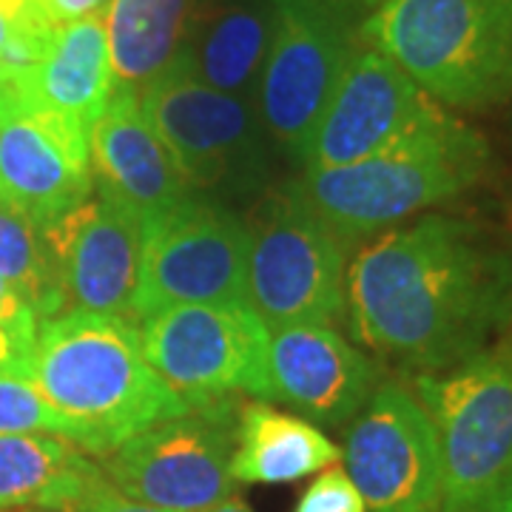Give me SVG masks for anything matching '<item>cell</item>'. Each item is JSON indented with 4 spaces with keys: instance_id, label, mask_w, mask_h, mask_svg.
<instances>
[{
    "instance_id": "cell-1",
    "label": "cell",
    "mask_w": 512,
    "mask_h": 512,
    "mask_svg": "<svg viewBox=\"0 0 512 512\" xmlns=\"http://www.w3.org/2000/svg\"><path fill=\"white\" fill-rule=\"evenodd\" d=\"M345 325L413 376L450 370L512 325V254L481 222L413 217L350 256Z\"/></svg>"
},
{
    "instance_id": "cell-2",
    "label": "cell",
    "mask_w": 512,
    "mask_h": 512,
    "mask_svg": "<svg viewBox=\"0 0 512 512\" xmlns=\"http://www.w3.org/2000/svg\"><path fill=\"white\" fill-rule=\"evenodd\" d=\"M20 376L72 424L74 444L97 458L194 407L148 365L140 325L120 316L63 311L43 319Z\"/></svg>"
},
{
    "instance_id": "cell-3",
    "label": "cell",
    "mask_w": 512,
    "mask_h": 512,
    "mask_svg": "<svg viewBox=\"0 0 512 512\" xmlns=\"http://www.w3.org/2000/svg\"><path fill=\"white\" fill-rule=\"evenodd\" d=\"M487 163L484 137L441 109L379 154L302 171L285 188L356 251L367 239L470 191L481 183Z\"/></svg>"
},
{
    "instance_id": "cell-4",
    "label": "cell",
    "mask_w": 512,
    "mask_h": 512,
    "mask_svg": "<svg viewBox=\"0 0 512 512\" xmlns=\"http://www.w3.org/2000/svg\"><path fill=\"white\" fill-rule=\"evenodd\" d=\"M362 40L444 109L487 111L512 97V0H382Z\"/></svg>"
},
{
    "instance_id": "cell-5",
    "label": "cell",
    "mask_w": 512,
    "mask_h": 512,
    "mask_svg": "<svg viewBox=\"0 0 512 512\" xmlns=\"http://www.w3.org/2000/svg\"><path fill=\"white\" fill-rule=\"evenodd\" d=\"M140 106L194 194L225 205L265 194L274 148L256 103L168 69Z\"/></svg>"
},
{
    "instance_id": "cell-6",
    "label": "cell",
    "mask_w": 512,
    "mask_h": 512,
    "mask_svg": "<svg viewBox=\"0 0 512 512\" xmlns=\"http://www.w3.org/2000/svg\"><path fill=\"white\" fill-rule=\"evenodd\" d=\"M367 12L348 0H274L271 46L256 86V114L274 151L302 168L311 134L348 60Z\"/></svg>"
},
{
    "instance_id": "cell-7",
    "label": "cell",
    "mask_w": 512,
    "mask_h": 512,
    "mask_svg": "<svg viewBox=\"0 0 512 512\" xmlns=\"http://www.w3.org/2000/svg\"><path fill=\"white\" fill-rule=\"evenodd\" d=\"M410 384L439 439L441 512H467L512 476V342Z\"/></svg>"
},
{
    "instance_id": "cell-8",
    "label": "cell",
    "mask_w": 512,
    "mask_h": 512,
    "mask_svg": "<svg viewBox=\"0 0 512 512\" xmlns=\"http://www.w3.org/2000/svg\"><path fill=\"white\" fill-rule=\"evenodd\" d=\"M251 228L245 302L271 330L342 325L350 248L288 188L262 197Z\"/></svg>"
},
{
    "instance_id": "cell-9",
    "label": "cell",
    "mask_w": 512,
    "mask_h": 512,
    "mask_svg": "<svg viewBox=\"0 0 512 512\" xmlns=\"http://www.w3.org/2000/svg\"><path fill=\"white\" fill-rule=\"evenodd\" d=\"M237 416L234 399L194 404L114 447L97 461L100 473L123 495L160 510H214L237 487Z\"/></svg>"
},
{
    "instance_id": "cell-10",
    "label": "cell",
    "mask_w": 512,
    "mask_h": 512,
    "mask_svg": "<svg viewBox=\"0 0 512 512\" xmlns=\"http://www.w3.org/2000/svg\"><path fill=\"white\" fill-rule=\"evenodd\" d=\"M148 365L191 404L234 399L265 402L271 328L245 299L177 305L140 319Z\"/></svg>"
},
{
    "instance_id": "cell-11",
    "label": "cell",
    "mask_w": 512,
    "mask_h": 512,
    "mask_svg": "<svg viewBox=\"0 0 512 512\" xmlns=\"http://www.w3.org/2000/svg\"><path fill=\"white\" fill-rule=\"evenodd\" d=\"M251 228L225 202L188 194L143 231L134 319L205 302L245 299Z\"/></svg>"
},
{
    "instance_id": "cell-12",
    "label": "cell",
    "mask_w": 512,
    "mask_h": 512,
    "mask_svg": "<svg viewBox=\"0 0 512 512\" xmlns=\"http://www.w3.org/2000/svg\"><path fill=\"white\" fill-rule=\"evenodd\" d=\"M342 461L367 512L444 510L439 439L407 384L373 390L345 430Z\"/></svg>"
},
{
    "instance_id": "cell-13",
    "label": "cell",
    "mask_w": 512,
    "mask_h": 512,
    "mask_svg": "<svg viewBox=\"0 0 512 512\" xmlns=\"http://www.w3.org/2000/svg\"><path fill=\"white\" fill-rule=\"evenodd\" d=\"M94 194L89 131L0 80V202L49 228Z\"/></svg>"
},
{
    "instance_id": "cell-14",
    "label": "cell",
    "mask_w": 512,
    "mask_h": 512,
    "mask_svg": "<svg viewBox=\"0 0 512 512\" xmlns=\"http://www.w3.org/2000/svg\"><path fill=\"white\" fill-rule=\"evenodd\" d=\"M441 109L390 57L362 40L313 128L299 171L367 160L413 134Z\"/></svg>"
},
{
    "instance_id": "cell-15",
    "label": "cell",
    "mask_w": 512,
    "mask_h": 512,
    "mask_svg": "<svg viewBox=\"0 0 512 512\" xmlns=\"http://www.w3.org/2000/svg\"><path fill=\"white\" fill-rule=\"evenodd\" d=\"M143 222L100 191L46 228L66 311L134 319Z\"/></svg>"
},
{
    "instance_id": "cell-16",
    "label": "cell",
    "mask_w": 512,
    "mask_h": 512,
    "mask_svg": "<svg viewBox=\"0 0 512 512\" xmlns=\"http://www.w3.org/2000/svg\"><path fill=\"white\" fill-rule=\"evenodd\" d=\"M382 384V367L330 325H288L271 330L268 393L328 427L350 424Z\"/></svg>"
},
{
    "instance_id": "cell-17",
    "label": "cell",
    "mask_w": 512,
    "mask_h": 512,
    "mask_svg": "<svg viewBox=\"0 0 512 512\" xmlns=\"http://www.w3.org/2000/svg\"><path fill=\"white\" fill-rule=\"evenodd\" d=\"M89 151L94 191L123 205L143 228L194 194L134 89L114 86L106 109L89 128Z\"/></svg>"
},
{
    "instance_id": "cell-18",
    "label": "cell",
    "mask_w": 512,
    "mask_h": 512,
    "mask_svg": "<svg viewBox=\"0 0 512 512\" xmlns=\"http://www.w3.org/2000/svg\"><path fill=\"white\" fill-rule=\"evenodd\" d=\"M274 0H194L174 72L256 103L271 46Z\"/></svg>"
},
{
    "instance_id": "cell-19",
    "label": "cell",
    "mask_w": 512,
    "mask_h": 512,
    "mask_svg": "<svg viewBox=\"0 0 512 512\" xmlns=\"http://www.w3.org/2000/svg\"><path fill=\"white\" fill-rule=\"evenodd\" d=\"M9 74L40 106L89 131L114 92L106 15L55 26L35 63Z\"/></svg>"
},
{
    "instance_id": "cell-20",
    "label": "cell",
    "mask_w": 512,
    "mask_h": 512,
    "mask_svg": "<svg viewBox=\"0 0 512 512\" xmlns=\"http://www.w3.org/2000/svg\"><path fill=\"white\" fill-rule=\"evenodd\" d=\"M342 461V447L313 421L276 410L268 402L239 407L237 450L231 476L237 484H293Z\"/></svg>"
},
{
    "instance_id": "cell-21",
    "label": "cell",
    "mask_w": 512,
    "mask_h": 512,
    "mask_svg": "<svg viewBox=\"0 0 512 512\" xmlns=\"http://www.w3.org/2000/svg\"><path fill=\"white\" fill-rule=\"evenodd\" d=\"M100 464L46 433L0 436V512H74Z\"/></svg>"
},
{
    "instance_id": "cell-22",
    "label": "cell",
    "mask_w": 512,
    "mask_h": 512,
    "mask_svg": "<svg viewBox=\"0 0 512 512\" xmlns=\"http://www.w3.org/2000/svg\"><path fill=\"white\" fill-rule=\"evenodd\" d=\"M194 0H111L106 35L114 86L140 94L180 55Z\"/></svg>"
},
{
    "instance_id": "cell-23",
    "label": "cell",
    "mask_w": 512,
    "mask_h": 512,
    "mask_svg": "<svg viewBox=\"0 0 512 512\" xmlns=\"http://www.w3.org/2000/svg\"><path fill=\"white\" fill-rule=\"evenodd\" d=\"M0 279L26 299V305L37 313L40 322L66 311V296L46 231L3 202H0Z\"/></svg>"
},
{
    "instance_id": "cell-24",
    "label": "cell",
    "mask_w": 512,
    "mask_h": 512,
    "mask_svg": "<svg viewBox=\"0 0 512 512\" xmlns=\"http://www.w3.org/2000/svg\"><path fill=\"white\" fill-rule=\"evenodd\" d=\"M18 433H46L72 441L74 430L69 421L35 390V384L18 373L0 370V436Z\"/></svg>"
},
{
    "instance_id": "cell-25",
    "label": "cell",
    "mask_w": 512,
    "mask_h": 512,
    "mask_svg": "<svg viewBox=\"0 0 512 512\" xmlns=\"http://www.w3.org/2000/svg\"><path fill=\"white\" fill-rule=\"evenodd\" d=\"M55 26L37 12L35 0H0V63L23 72L35 63Z\"/></svg>"
},
{
    "instance_id": "cell-26",
    "label": "cell",
    "mask_w": 512,
    "mask_h": 512,
    "mask_svg": "<svg viewBox=\"0 0 512 512\" xmlns=\"http://www.w3.org/2000/svg\"><path fill=\"white\" fill-rule=\"evenodd\" d=\"M293 512H367L362 495L356 493L345 467L333 464L316 473L308 490L299 495Z\"/></svg>"
},
{
    "instance_id": "cell-27",
    "label": "cell",
    "mask_w": 512,
    "mask_h": 512,
    "mask_svg": "<svg viewBox=\"0 0 512 512\" xmlns=\"http://www.w3.org/2000/svg\"><path fill=\"white\" fill-rule=\"evenodd\" d=\"M37 328H40L37 313L26 305V299L15 288H9L0 279V330H6L29 353L37 339Z\"/></svg>"
},
{
    "instance_id": "cell-28",
    "label": "cell",
    "mask_w": 512,
    "mask_h": 512,
    "mask_svg": "<svg viewBox=\"0 0 512 512\" xmlns=\"http://www.w3.org/2000/svg\"><path fill=\"white\" fill-rule=\"evenodd\" d=\"M74 512H171L160 510V507H151V504H143V501H134L123 495L114 484L106 481V476L94 478L92 487L86 490V495L80 498V504L74 507Z\"/></svg>"
},
{
    "instance_id": "cell-29",
    "label": "cell",
    "mask_w": 512,
    "mask_h": 512,
    "mask_svg": "<svg viewBox=\"0 0 512 512\" xmlns=\"http://www.w3.org/2000/svg\"><path fill=\"white\" fill-rule=\"evenodd\" d=\"M109 3L111 0H35L37 12L49 26H63V23H74V20L106 15Z\"/></svg>"
},
{
    "instance_id": "cell-30",
    "label": "cell",
    "mask_w": 512,
    "mask_h": 512,
    "mask_svg": "<svg viewBox=\"0 0 512 512\" xmlns=\"http://www.w3.org/2000/svg\"><path fill=\"white\" fill-rule=\"evenodd\" d=\"M467 512H512V476L501 481L493 493L484 495L476 507H470Z\"/></svg>"
},
{
    "instance_id": "cell-31",
    "label": "cell",
    "mask_w": 512,
    "mask_h": 512,
    "mask_svg": "<svg viewBox=\"0 0 512 512\" xmlns=\"http://www.w3.org/2000/svg\"><path fill=\"white\" fill-rule=\"evenodd\" d=\"M26 356H29V353L20 348L18 342H15L6 330H0V370H3V373H18L20 376Z\"/></svg>"
},
{
    "instance_id": "cell-32",
    "label": "cell",
    "mask_w": 512,
    "mask_h": 512,
    "mask_svg": "<svg viewBox=\"0 0 512 512\" xmlns=\"http://www.w3.org/2000/svg\"><path fill=\"white\" fill-rule=\"evenodd\" d=\"M208 512H254L242 498H237V495H231V498H225L220 507H214V510Z\"/></svg>"
},
{
    "instance_id": "cell-33",
    "label": "cell",
    "mask_w": 512,
    "mask_h": 512,
    "mask_svg": "<svg viewBox=\"0 0 512 512\" xmlns=\"http://www.w3.org/2000/svg\"><path fill=\"white\" fill-rule=\"evenodd\" d=\"M348 3H353V6H359L362 12H367V15H370V12H373V9H376V6H379L382 0H348Z\"/></svg>"
},
{
    "instance_id": "cell-34",
    "label": "cell",
    "mask_w": 512,
    "mask_h": 512,
    "mask_svg": "<svg viewBox=\"0 0 512 512\" xmlns=\"http://www.w3.org/2000/svg\"><path fill=\"white\" fill-rule=\"evenodd\" d=\"M6 74H9V69H6V66H3V63H0V80H3V77H6Z\"/></svg>"
}]
</instances>
